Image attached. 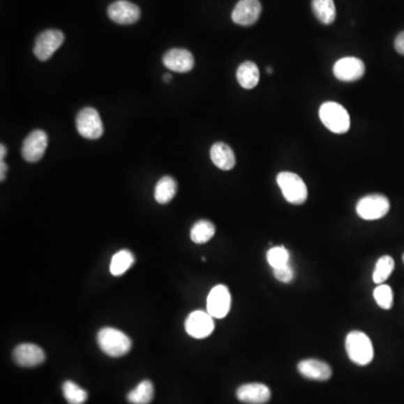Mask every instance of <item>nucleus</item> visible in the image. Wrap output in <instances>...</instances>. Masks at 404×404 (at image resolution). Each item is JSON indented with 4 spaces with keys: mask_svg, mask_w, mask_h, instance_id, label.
Masks as SVG:
<instances>
[{
    "mask_svg": "<svg viewBox=\"0 0 404 404\" xmlns=\"http://www.w3.org/2000/svg\"><path fill=\"white\" fill-rule=\"evenodd\" d=\"M334 75L338 80L354 82L365 75V64L361 59L348 57L341 59L334 66Z\"/></svg>",
    "mask_w": 404,
    "mask_h": 404,
    "instance_id": "11",
    "label": "nucleus"
},
{
    "mask_svg": "<svg viewBox=\"0 0 404 404\" xmlns=\"http://www.w3.org/2000/svg\"><path fill=\"white\" fill-rule=\"evenodd\" d=\"M163 64L170 71L186 73L195 68V58L188 50L172 49L164 54Z\"/></svg>",
    "mask_w": 404,
    "mask_h": 404,
    "instance_id": "14",
    "label": "nucleus"
},
{
    "mask_svg": "<svg viewBox=\"0 0 404 404\" xmlns=\"http://www.w3.org/2000/svg\"><path fill=\"white\" fill-rule=\"evenodd\" d=\"M276 181L287 202L292 204L306 202L308 198L307 186L298 174L292 172L278 173Z\"/></svg>",
    "mask_w": 404,
    "mask_h": 404,
    "instance_id": "4",
    "label": "nucleus"
},
{
    "mask_svg": "<svg viewBox=\"0 0 404 404\" xmlns=\"http://www.w3.org/2000/svg\"><path fill=\"white\" fill-rule=\"evenodd\" d=\"M135 257L132 252L124 250L116 253L110 262V273L112 276H121L126 273L134 264Z\"/></svg>",
    "mask_w": 404,
    "mask_h": 404,
    "instance_id": "24",
    "label": "nucleus"
},
{
    "mask_svg": "<svg viewBox=\"0 0 404 404\" xmlns=\"http://www.w3.org/2000/svg\"><path fill=\"white\" fill-rule=\"evenodd\" d=\"M171 79H172V77H171V75H170V73H167V75H165L163 77V80L165 81V82H170V80H171Z\"/></svg>",
    "mask_w": 404,
    "mask_h": 404,
    "instance_id": "33",
    "label": "nucleus"
},
{
    "mask_svg": "<svg viewBox=\"0 0 404 404\" xmlns=\"http://www.w3.org/2000/svg\"><path fill=\"white\" fill-rule=\"evenodd\" d=\"M376 304L382 309L389 310L393 306V291L387 284H380L373 292Z\"/></svg>",
    "mask_w": 404,
    "mask_h": 404,
    "instance_id": "28",
    "label": "nucleus"
},
{
    "mask_svg": "<svg viewBox=\"0 0 404 404\" xmlns=\"http://www.w3.org/2000/svg\"><path fill=\"white\" fill-rule=\"evenodd\" d=\"M7 154V149L3 144H1V147H0V158H1V160H3V156Z\"/></svg>",
    "mask_w": 404,
    "mask_h": 404,
    "instance_id": "32",
    "label": "nucleus"
},
{
    "mask_svg": "<svg viewBox=\"0 0 404 404\" xmlns=\"http://www.w3.org/2000/svg\"><path fill=\"white\" fill-rule=\"evenodd\" d=\"M97 341L103 353L112 357L126 355L132 348V341L128 336L115 328L106 327L99 330Z\"/></svg>",
    "mask_w": 404,
    "mask_h": 404,
    "instance_id": "2",
    "label": "nucleus"
},
{
    "mask_svg": "<svg viewBox=\"0 0 404 404\" xmlns=\"http://www.w3.org/2000/svg\"><path fill=\"white\" fill-rule=\"evenodd\" d=\"M319 117L324 126L335 134H345L350 130V115L339 103L334 101L324 103L319 110Z\"/></svg>",
    "mask_w": 404,
    "mask_h": 404,
    "instance_id": "3",
    "label": "nucleus"
},
{
    "mask_svg": "<svg viewBox=\"0 0 404 404\" xmlns=\"http://www.w3.org/2000/svg\"><path fill=\"white\" fill-rule=\"evenodd\" d=\"M177 190H178V186L174 179L171 177H163L155 186V200L160 204H169L177 195Z\"/></svg>",
    "mask_w": 404,
    "mask_h": 404,
    "instance_id": "20",
    "label": "nucleus"
},
{
    "mask_svg": "<svg viewBox=\"0 0 404 404\" xmlns=\"http://www.w3.org/2000/svg\"><path fill=\"white\" fill-rule=\"evenodd\" d=\"M186 330L193 338L202 339L211 335L215 329L214 317L208 313L197 310L190 313L186 320Z\"/></svg>",
    "mask_w": 404,
    "mask_h": 404,
    "instance_id": "10",
    "label": "nucleus"
},
{
    "mask_svg": "<svg viewBox=\"0 0 404 404\" xmlns=\"http://www.w3.org/2000/svg\"><path fill=\"white\" fill-rule=\"evenodd\" d=\"M215 225L211 221L199 220L191 228L190 237L195 244H204L215 236Z\"/></svg>",
    "mask_w": 404,
    "mask_h": 404,
    "instance_id": "23",
    "label": "nucleus"
},
{
    "mask_svg": "<svg viewBox=\"0 0 404 404\" xmlns=\"http://www.w3.org/2000/svg\"><path fill=\"white\" fill-rule=\"evenodd\" d=\"M0 173H1V175H0V180L3 181L5 180V178H6V172H7V164L5 163V162H3V160H1V162H0Z\"/></svg>",
    "mask_w": 404,
    "mask_h": 404,
    "instance_id": "31",
    "label": "nucleus"
},
{
    "mask_svg": "<svg viewBox=\"0 0 404 404\" xmlns=\"http://www.w3.org/2000/svg\"><path fill=\"white\" fill-rule=\"evenodd\" d=\"M272 68H267V73H269V75H272Z\"/></svg>",
    "mask_w": 404,
    "mask_h": 404,
    "instance_id": "34",
    "label": "nucleus"
},
{
    "mask_svg": "<svg viewBox=\"0 0 404 404\" xmlns=\"http://www.w3.org/2000/svg\"><path fill=\"white\" fill-rule=\"evenodd\" d=\"M110 20L121 25H130L141 18V9L127 0H117L108 7Z\"/></svg>",
    "mask_w": 404,
    "mask_h": 404,
    "instance_id": "13",
    "label": "nucleus"
},
{
    "mask_svg": "<svg viewBox=\"0 0 404 404\" xmlns=\"http://www.w3.org/2000/svg\"><path fill=\"white\" fill-rule=\"evenodd\" d=\"M49 144V137L44 130L36 129L25 138L22 147V156L26 162L35 163L43 158L46 147Z\"/></svg>",
    "mask_w": 404,
    "mask_h": 404,
    "instance_id": "9",
    "label": "nucleus"
},
{
    "mask_svg": "<svg viewBox=\"0 0 404 404\" xmlns=\"http://www.w3.org/2000/svg\"><path fill=\"white\" fill-rule=\"evenodd\" d=\"M403 261H404V255H403Z\"/></svg>",
    "mask_w": 404,
    "mask_h": 404,
    "instance_id": "35",
    "label": "nucleus"
},
{
    "mask_svg": "<svg viewBox=\"0 0 404 404\" xmlns=\"http://www.w3.org/2000/svg\"><path fill=\"white\" fill-rule=\"evenodd\" d=\"M236 396L246 404H265L271 400V390L262 383H248L238 387Z\"/></svg>",
    "mask_w": 404,
    "mask_h": 404,
    "instance_id": "16",
    "label": "nucleus"
},
{
    "mask_svg": "<svg viewBox=\"0 0 404 404\" xmlns=\"http://www.w3.org/2000/svg\"><path fill=\"white\" fill-rule=\"evenodd\" d=\"M262 5L260 0H239L232 10V20L241 26H252L261 16Z\"/></svg>",
    "mask_w": 404,
    "mask_h": 404,
    "instance_id": "12",
    "label": "nucleus"
},
{
    "mask_svg": "<svg viewBox=\"0 0 404 404\" xmlns=\"http://www.w3.org/2000/svg\"><path fill=\"white\" fill-rule=\"evenodd\" d=\"M394 260L391 256L385 255L380 258L373 272V281L376 284H383L394 269Z\"/></svg>",
    "mask_w": 404,
    "mask_h": 404,
    "instance_id": "25",
    "label": "nucleus"
},
{
    "mask_svg": "<svg viewBox=\"0 0 404 404\" xmlns=\"http://www.w3.org/2000/svg\"><path fill=\"white\" fill-rule=\"evenodd\" d=\"M232 297L230 290L225 285H216L207 299V313L214 318H225L230 313Z\"/></svg>",
    "mask_w": 404,
    "mask_h": 404,
    "instance_id": "8",
    "label": "nucleus"
},
{
    "mask_svg": "<svg viewBox=\"0 0 404 404\" xmlns=\"http://www.w3.org/2000/svg\"><path fill=\"white\" fill-rule=\"evenodd\" d=\"M394 45H396V50L398 51V53L404 55V32L400 33V34L396 36Z\"/></svg>",
    "mask_w": 404,
    "mask_h": 404,
    "instance_id": "30",
    "label": "nucleus"
},
{
    "mask_svg": "<svg viewBox=\"0 0 404 404\" xmlns=\"http://www.w3.org/2000/svg\"><path fill=\"white\" fill-rule=\"evenodd\" d=\"M273 274L276 276V280L282 282V283H290L294 278V271H293L290 263L284 265V267L273 269Z\"/></svg>",
    "mask_w": 404,
    "mask_h": 404,
    "instance_id": "29",
    "label": "nucleus"
},
{
    "mask_svg": "<svg viewBox=\"0 0 404 404\" xmlns=\"http://www.w3.org/2000/svg\"><path fill=\"white\" fill-rule=\"evenodd\" d=\"M390 210V201L382 195H365L356 204V211L365 220H376L387 215Z\"/></svg>",
    "mask_w": 404,
    "mask_h": 404,
    "instance_id": "5",
    "label": "nucleus"
},
{
    "mask_svg": "<svg viewBox=\"0 0 404 404\" xmlns=\"http://www.w3.org/2000/svg\"><path fill=\"white\" fill-rule=\"evenodd\" d=\"M267 258L273 269H278L289 264L290 253L285 247L274 246L267 252Z\"/></svg>",
    "mask_w": 404,
    "mask_h": 404,
    "instance_id": "27",
    "label": "nucleus"
},
{
    "mask_svg": "<svg viewBox=\"0 0 404 404\" xmlns=\"http://www.w3.org/2000/svg\"><path fill=\"white\" fill-rule=\"evenodd\" d=\"M345 347H346L347 355L350 361L359 366L370 364L374 359L372 341L365 333L357 331V330L350 331L347 335Z\"/></svg>",
    "mask_w": 404,
    "mask_h": 404,
    "instance_id": "1",
    "label": "nucleus"
},
{
    "mask_svg": "<svg viewBox=\"0 0 404 404\" xmlns=\"http://www.w3.org/2000/svg\"><path fill=\"white\" fill-rule=\"evenodd\" d=\"M154 396V387L149 380L141 382L134 390L127 396V400L132 404H149Z\"/></svg>",
    "mask_w": 404,
    "mask_h": 404,
    "instance_id": "22",
    "label": "nucleus"
},
{
    "mask_svg": "<svg viewBox=\"0 0 404 404\" xmlns=\"http://www.w3.org/2000/svg\"><path fill=\"white\" fill-rule=\"evenodd\" d=\"M298 371L306 379L313 381H328L333 375L331 367L319 359H304L298 364Z\"/></svg>",
    "mask_w": 404,
    "mask_h": 404,
    "instance_id": "17",
    "label": "nucleus"
},
{
    "mask_svg": "<svg viewBox=\"0 0 404 404\" xmlns=\"http://www.w3.org/2000/svg\"><path fill=\"white\" fill-rule=\"evenodd\" d=\"M75 124H77V132L82 137L88 138V140H98L103 136V121H101L99 112L95 108L86 107L81 110L77 114Z\"/></svg>",
    "mask_w": 404,
    "mask_h": 404,
    "instance_id": "6",
    "label": "nucleus"
},
{
    "mask_svg": "<svg viewBox=\"0 0 404 404\" xmlns=\"http://www.w3.org/2000/svg\"><path fill=\"white\" fill-rule=\"evenodd\" d=\"M16 364L23 367H35L45 361L43 350L34 344H20L13 353Z\"/></svg>",
    "mask_w": 404,
    "mask_h": 404,
    "instance_id": "15",
    "label": "nucleus"
},
{
    "mask_svg": "<svg viewBox=\"0 0 404 404\" xmlns=\"http://www.w3.org/2000/svg\"><path fill=\"white\" fill-rule=\"evenodd\" d=\"M236 75H237L238 84H241L244 89L255 88L260 81V70L252 61H246L238 66Z\"/></svg>",
    "mask_w": 404,
    "mask_h": 404,
    "instance_id": "19",
    "label": "nucleus"
},
{
    "mask_svg": "<svg viewBox=\"0 0 404 404\" xmlns=\"http://www.w3.org/2000/svg\"><path fill=\"white\" fill-rule=\"evenodd\" d=\"M62 391L64 398L70 404H84L88 398V393L71 381L64 382Z\"/></svg>",
    "mask_w": 404,
    "mask_h": 404,
    "instance_id": "26",
    "label": "nucleus"
},
{
    "mask_svg": "<svg viewBox=\"0 0 404 404\" xmlns=\"http://www.w3.org/2000/svg\"><path fill=\"white\" fill-rule=\"evenodd\" d=\"M313 10L315 17L324 25L333 24L336 20L334 0H313Z\"/></svg>",
    "mask_w": 404,
    "mask_h": 404,
    "instance_id": "21",
    "label": "nucleus"
},
{
    "mask_svg": "<svg viewBox=\"0 0 404 404\" xmlns=\"http://www.w3.org/2000/svg\"><path fill=\"white\" fill-rule=\"evenodd\" d=\"M64 34L58 29H47L40 33L35 40L34 54L40 61H47L60 49Z\"/></svg>",
    "mask_w": 404,
    "mask_h": 404,
    "instance_id": "7",
    "label": "nucleus"
},
{
    "mask_svg": "<svg viewBox=\"0 0 404 404\" xmlns=\"http://www.w3.org/2000/svg\"><path fill=\"white\" fill-rule=\"evenodd\" d=\"M210 158L216 167L223 171H230L235 167L236 158L234 151L223 142L212 145L210 149Z\"/></svg>",
    "mask_w": 404,
    "mask_h": 404,
    "instance_id": "18",
    "label": "nucleus"
}]
</instances>
